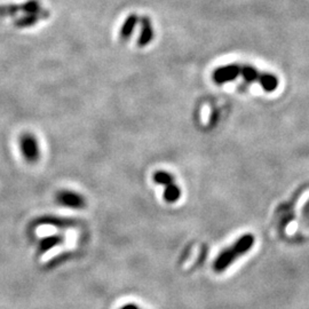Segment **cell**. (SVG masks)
I'll return each instance as SVG.
<instances>
[{
  "mask_svg": "<svg viewBox=\"0 0 309 309\" xmlns=\"http://www.w3.org/2000/svg\"><path fill=\"white\" fill-rule=\"evenodd\" d=\"M40 223H44V225H53V226H71L75 225V221H70L69 219H59V218H44L40 219Z\"/></svg>",
  "mask_w": 309,
  "mask_h": 309,
  "instance_id": "cell-8",
  "label": "cell"
},
{
  "mask_svg": "<svg viewBox=\"0 0 309 309\" xmlns=\"http://www.w3.org/2000/svg\"><path fill=\"white\" fill-rule=\"evenodd\" d=\"M56 202L61 205L71 208H83L86 206V201L83 195L71 190H61L56 194Z\"/></svg>",
  "mask_w": 309,
  "mask_h": 309,
  "instance_id": "cell-4",
  "label": "cell"
},
{
  "mask_svg": "<svg viewBox=\"0 0 309 309\" xmlns=\"http://www.w3.org/2000/svg\"><path fill=\"white\" fill-rule=\"evenodd\" d=\"M252 244H253V237L251 235H246L242 237L236 244L231 246V249L226 250L219 255V258L215 263L216 272H222V270H225L227 267H229V265L232 263V261H234L240 254L244 253V252L249 250Z\"/></svg>",
  "mask_w": 309,
  "mask_h": 309,
  "instance_id": "cell-2",
  "label": "cell"
},
{
  "mask_svg": "<svg viewBox=\"0 0 309 309\" xmlns=\"http://www.w3.org/2000/svg\"><path fill=\"white\" fill-rule=\"evenodd\" d=\"M121 309H140L136 305H133V303H128V305L123 306Z\"/></svg>",
  "mask_w": 309,
  "mask_h": 309,
  "instance_id": "cell-9",
  "label": "cell"
},
{
  "mask_svg": "<svg viewBox=\"0 0 309 309\" xmlns=\"http://www.w3.org/2000/svg\"><path fill=\"white\" fill-rule=\"evenodd\" d=\"M181 196V190L175 184V181L165 185L164 199L168 203H175Z\"/></svg>",
  "mask_w": 309,
  "mask_h": 309,
  "instance_id": "cell-6",
  "label": "cell"
},
{
  "mask_svg": "<svg viewBox=\"0 0 309 309\" xmlns=\"http://www.w3.org/2000/svg\"><path fill=\"white\" fill-rule=\"evenodd\" d=\"M242 77L247 83L259 84L266 92L276 91L279 84L278 78L268 71H261L250 64L230 63L219 66L213 71V80L217 84H226Z\"/></svg>",
  "mask_w": 309,
  "mask_h": 309,
  "instance_id": "cell-1",
  "label": "cell"
},
{
  "mask_svg": "<svg viewBox=\"0 0 309 309\" xmlns=\"http://www.w3.org/2000/svg\"><path fill=\"white\" fill-rule=\"evenodd\" d=\"M154 181L159 185H165L174 181V177L166 171H157L154 174Z\"/></svg>",
  "mask_w": 309,
  "mask_h": 309,
  "instance_id": "cell-7",
  "label": "cell"
},
{
  "mask_svg": "<svg viewBox=\"0 0 309 309\" xmlns=\"http://www.w3.org/2000/svg\"><path fill=\"white\" fill-rule=\"evenodd\" d=\"M64 242V237L61 235H53V236H49L46 239H42L39 242V251L41 253H45V252L50 251L53 249V247L60 245L61 243Z\"/></svg>",
  "mask_w": 309,
  "mask_h": 309,
  "instance_id": "cell-5",
  "label": "cell"
},
{
  "mask_svg": "<svg viewBox=\"0 0 309 309\" xmlns=\"http://www.w3.org/2000/svg\"><path fill=\"white\" fill-rule=\"evenodd\" d=\"M20 146L22 155L28 163H36V161H38L40 157V150L36 136H33L30 133H26V134L21 136Z\"/></svg>",
  "mask_w": 309,
  "mask_h": 309,
  "instance_id": "cell-3",
  "label": "cell"
}]
</instances>
